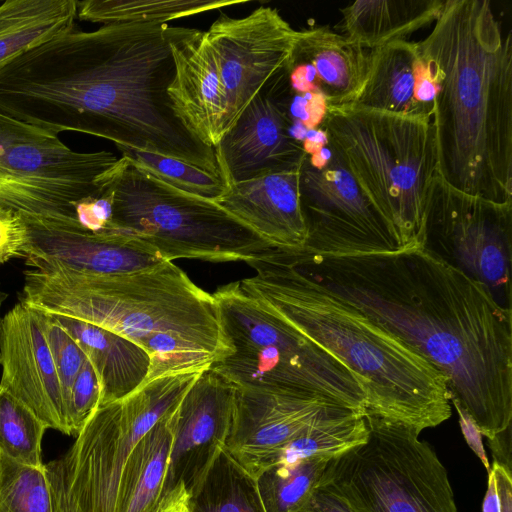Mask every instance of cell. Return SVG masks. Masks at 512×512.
<instances>
[{
	"label": "cell",
	"instance_id": "15",
	"mask_svg": "<svg viewBox=\"0 0 512 512\" xmlns=\"http://www.w3.org/2000/svg\"><path fill=\"white\" fill-rule=\"evenodd\" d=\"M364 413L318 395L236 386L226 451L256 477L271 457L307 429Z\"/></svg>",
	"mask_w": 512,
	"mask_h": 512
},
{
	"label": "cell",
	"instance_id": "40",
	"mask_svg": "<svg viewBox=\"0 0 512 512\" xmlns=\"http://www.w3.org/2000/svg\"><path fill=\"white\" fill-rule=\"evenodd\" d=\"M455 408L459 414L461 431L468 446L477 455V457L480 459L486 470L490 472L491 466L489 464L488 457L483 446L481 432L474 423L473 419L464 410H462L459 407Z\"/></svg>",
	"mask_w": 512,
	"mask_h": 512
},
{
	"label": "cell",
	"instance_id": "12",
	"mask_svg": "<svg viewBox=\"0 0 512 512\" xmlns=\"http://www.w3.org/2000/svg\"><path fill=\"white\" fill-rule=\"evenodd\" d=\"M423 247L511 310L512 202L466 194L436 175L426 198Z\"/></svg>",
	"mask_w": 512,
	"mask_h": 512
},
{
	"label": "cell",
	"instance_id": "11",
	"mask_svg": "<svg viewBox=\"0 0 512 512\" xmlns=\"http://www.w3.org/2000/svg\"><path fill=\"white\" fill-rule=\"evenodd\" d=\"M203 371L162 376L98 406L59 459L67 499L77 512H115L121 472L133 448Z\"/></svg>",
	"mask_w": 512,
	"mask_h": 512
},
{
	"label": "cell",
	"instance_id": "39",
	"mask_svg": "<svg viewBox=\"0 0 512 512\" xmlns=\"http://www.w3.org/2000/svg\"><path fill=\"white\" fill-rule=\"evenodd\" d=\"M511 428L512 423L491 438H488V444L492 452L493 462L512 476Z\"/></svg>",
	"mask_w": 512,
	"mask_h": 512
},
{
	"label": "cell",
	"instance_id": "21",
	"mask_svg": "<svg viewBox=\"0 0 512 512\" xmlns=\"http://www.w3.org/2000/svg\"><path fill=\"white\" fill-rule=\"evenodd\" d=\"M171 50L175 75L167 92L172 107L190 132L216 147L227 131L228 103L205 32L185 27Z\"/></svg>",
	"mask_w": 512,
	"mask_h": 512
},
{
	"label": "cell",
	"instance_id": "27",
	"mask_svg": "<svg viewBox=\"0 0 512 512\" xmlns=\"http://www.w3.org/2000/svg\"><path fill=\"white\" fill-rule=\"evenodd\" d=\"M76 0H7L0 5V68L75 29Z\"/></svg>",
	"mask_w": 512,
	"mask_h": 512
},
{
	"label": "cell",
	"instance_id": "28",
	"mask_svg": "<svg viewBox=\"0 0 512 512\" xmlns=\"http://www.w3.org/2000/svg\"><path fill=\"white\" fill-rule=\"evenodd\" d=\"M188 512H266L255 477L224 448L191 491Z\"/></svg>",
	"mask_w": 512,
	"mask_h": 512
},
{
	"label": "cell",
	"instance_id": "10",
	"mask_svg": "<svg viewBox=\"0 0 512 512\" xmlns=\"http://www.w3.org/2000/svg\"><path fill=\"white\" fill-rule=\"evenodd\" d=\"M118 159L105 150L75 151L58 135L0 112V206L27 220L81 228L75 204L103 194Z\"/></svg>",
	"mask_w": 512,
	"mask_h": 512
},
{
	"label": "cell",
	"instance_id": "30",
	"mask_svg": "<svg viewBox=\"0 0 512 512\" xmlns=\"http://www.w3.org/2000/svg\"><path fill=\"white\" fill-rule=\"evenodd\" d=\"M246 0H84L77 1V17L103 25L126 23L166 24Z\"/></svg>",
	"mask_w": 512,
	"mask_h": 512
},
{
	"label": "cell",
	"instance_id": "5",
	"mask_svg": "<svg viewBox=\"0 0 512 512\" xmlns=\"http://www.w3.org/2000/svg\"><path fill=\"white\" fill-rule=\"evenodd\" d=\"M20 301L102 327L140 347L153 335L166 332L227 346L212 294L172 261L115 275L29 269Z\"/></svg>",
	"mask_w": 512,
	"mask_h": 512
},
{
	"label": "cell",
	"instance_id": "3",
	"mask_svg": "<svg viewBox=\"0 0 512 512\" xmlns=\"http://www.w3.org/2000/svg\"><path fill=\"white\" fill-rule=\"evenodd\" d=\"M420 42L437 83V175L452 188L512 202V37L491 2L445 0Z\"/></svg>",
	"mask_w": 512,
	"mask_h": 512
},
{
	"label": "cell",
	"instance_id": "44",
	"mask_svg": "<svg viewBox=\"0 0 512 512\" xmlns=\"http://www.w3.org/2000/svg\"><path fill=\"white\" fill-rule=\"evenodd\" d=\"M189 496H180L168 504L158 507L154 512H188Z\"/></svg>",
	"mask_w": 512,
	"mask_h": 512
},
{
	"label": "cell",
	"instance_id": "32",
	"mask_svg": "<svg viewBox=\"0 0 512 512\" xmlns=\"http://www.w3.org/2000/svg\"><path fill=\"white\" fill-rule=\"evenodd\" d=\"M48 426L23 402L0 387V453L24 465L40 468L42 438Z\"/></svg>",
	"mask_w": 512,
	"mask_h": 512
},
{
	"label": "cell",
	"instance_id": "14",
	"mask_svg": "<svg viewBox=\"0 0 512 512\" xmlns=\"http://www.w3.org/2000/svg\"><path fill=\"white\" fill-rule=\"evenodd\" d=\"M204 32L226 94L228 131L254 98L288 80L300 30L277 9L259 7L240 18L222 13Z\"/></svg>",
	"mask_w": 512,
	"mask_h": 512
},
{
	"label": "cell",
	"instance_id": "36",
	"mask_svg": "<svg viewBox=\"0 0 512 512\" xmlns=\"http://www.w3.org/2000/svg\"><path fill=\"white\" fill-rule=\"evenodd\" d=\"M29 243V227L20 212L0 206V263L25 257Z\"/></svg>",
	"mask_w": 512,
	"mask_h": 512
},
{
	"label": "cell",
	"instance_id": "20",
	"mask_svg": "<svg viewBox=\"0 0 512 512\" xmlns=\"http://www.w3.org/2000/svg\"><path fill=\"white\" fill-rule=\"evenodd\" d=\"M437 83L418 42L394 41L372 49L362 87L351 106L432 120Z\"/></svg>",
	"mask_w": 512,
	"mask_h": 512
},
{
	"label": "cell",
	"instance_id": "4",
	"mask_svg": "<svg viewBox=\"0 0 512 512\" xmlns=\"http://www.w3.org/2000/svg\"><path fill=\"white\" fill-rule=\"evenodd\" d=\"M245 292L346 365L365 392L367 411L420 432L451 416L446 377L410 347L300 273L282 251L249 263Z\"/></svg>",
	"mask_w": 512,
	"mask_h": 512
},
{
	"label": "cell",
	"instance_id": "17",
	"mask_svg": "<svg viewBox=\"0 0 512 512\" xmlns=\"http://www.w3.org/2000/svg\"><path fill=\"white\" fill-rule=\"evenodd\" d=\"M288 87L287 80L254 98L214 147L227 187L302 166L306 153L291 133Z\"/></svg>",
	"mask_w": 512,
	"mask_h": 512
},
{
	"label": "cell",
	"instance_id": "38",
	"mask_svg": "<svg viewBox=\"0 0 512 512\" xmlns=\"http://www.w3.org/2000/svg\"><path fill=\"white\" fill-rule=\"evenodd\" d=\"M325 99L312 93L296 94L291 101L289 113L298 123L303 125L306 130L317 129L321 126L327 111Z\"/></svg>",
	"mask_w": 512,
	"mask_h": 512
},
{
	"label": "cell",
	"instance_id": "29",
	"mask_svg": "<svg viewBox=\"0 0 512 512\" xmlns=\"http://www.w3.org/2000/svg\"><path fill=\"white\" fill-rule=\"evenodd\" d=\"M60 460L36 468L0 453V512H64Z\"/></svg>",
	"mask_w": 512,
	"mask_h": 512
},
{
	"label": "cell",
	"instance_id": "13",
	"mask_svg": "<svg viewBox=\"0 0 512 512\" xmlns=\"http://www.w3.org/2000/svg\"><path fill=\"white\" fill-rule=\"evenodd\" d=\"M299 188L308 233L303 251L338 255L399 250L388 224L329 145L306 154Z\"/></svg>",
	"mask_w": 512,
	"mask_h": 512
},
{
	"label": "cell",
	"instance_id": "23",
	"mask_svg": "<svg viewBox=\"0 0 512 512\" xmlns=\"http://www.w3.org/2000/svg\"><path fill=\"white\" fill-rule=\"evenodd\" d=\"M364 49L328 26L300 30L288 83L296 94L322 96L328 107L350 105L367 71Z\"/></svg>",
	"mask_w": 512,
	"mask_h": 512
},
{
	"label": "cell",
	"instance_id": "8",
	"mask_svg": "<svg viewBox=\"0 0 512 512\" xmlns=\"http://www.w3.org/2000/svg\"><path fill=\"white\" fill-rule=\"evenodd\" d=\"M104 191L112 201L107 231L141 240L166 261L249 263L275 250L215 201L162 182L128 156L119 157Z\"/></svg>",
	"mask_w": 512,
	"mask_h": 512
},
{
	"label": "cell",
	"instance_id": "18",
	"mask_svg": "<svg viewBox=\"0 0 512 512\" xmlns=\"http://www.w3.org/2000/svg\"><path fill=\"white\" fill-rule=\"evenodd\" d=\"M1 353L0 387L48 428L70 435L62 387L36 309L20 301L5 314Z\"/></svg>",
	"mask_w": 512,
	"mask_h": 512
},
{
	"label": "cell",
	"instance_id": "2",
	"mask_svg": "<svg viewBox=\"0 0 512 512\" xmlns=\"http://www.w3.org/2000/svg\"><path fill=\"white\" fill-rule=\"evenodd\" d=\"M185 27L156 23L73 29L0 68V112L59 135L177 159L220 175L215 149L176 115L172 43Z\"/></svg>",
	"mask_w": 512,
	"mask_h": 512
},
{
	"label": "cell",
	"instance_id": "16",
	"mask_svg": "<svg viewBox=\"0 0 512 512\" xmlns=\"http://www.w3.org/2000/svg\"><path fill=\"white\" fill-rule=\"evenodd\" d=\"M235 391L232 382L208 368L185 392L173 412V439L156 509L189 496L224 446Z\"/></svg>",
	"mask_w": 512,
	"mask_h": 512
},
{
	"label": "cell",
	"instance_id": "43",
	"mask_svg": "<svg viewBox=\"0 0 512 512\" xmlns=\"http://www.w3.org/2000/svg\"><path fill=\"white\" fill-rule=\"evenodd\" d=\"M482 512H499V497L493 472H488L487 490L482 503Z\"/></svg>",
	"mask_w": 512,
	"mask_h": 512
},
{
	"label": "cell",
	"instance_id": "31",
	"mask_svg": "<svg viewBox=\"0 0 512 512\" xmlns=\"http://www.w3.org/2000/svg\"><path fill=\"white\" fill-rule=\"evenodd\" d=\"M330 459L308 457L263 469L255 480L265 511L305 512Z\"/></svg>",
	"mask_w": 512,
	"mask_h": 512
},
{
	"label": "cell",
	"instance_id": "37",
	"mask_svg": "<svg viewBox=\"0 0 512 512\" xmlns=\"http://www.w3.org/2000/svg\"><path fill=\"white\" fill-rule=\"evenodd\" d=\"M79 226L91 233H103L109 228L112 218V201L107 192L100 197L83 199L75 204Z\"/></svg>",
	"mask_w": 512,
	"mask_h": 512
},
{
	"label": "cell",
	"instance_id": "19",
	"mask_svg": "<svg viewBox=\"0 0 512 512\" xmlns=\"http://www.w3.org/2000/svg\"><path fill=\"white\" fill-rule=\"evenodd\" d=\"M26 221L29 243L24 258L31 269L63 268L89 275H115L166 261L155 249L125 233H91L49 222Z\"/></svg>",
	"mask_w": 512,
	"mask_h": 512
},
{
	"label": "cell",
	"instance_id": "46",
	"mask_svg": "<svg viewBox=\"0 0 512 512\" xmlns=\"http://www.w3.org/2000/svg\"><path fill=\"white\" fill-rule=\"evenodd\" d=\"M63 507H64V512H77L75 510V508L72 506V504L67 499L65 486H64V495H63Z\"/></svg>",
	"mask_w": 512,
	"mask_h": 512
},
{
	"label": "cell",
	"instance_id": "6",
	"mask_svg": "<svg viewBox=\"0 0 512 512\" xmlns=\"http://www.w3.org/2000/svg\"><path fill=\"white\" fill-rule=\"evenodd\" d=\"M320 128L399 250L423 247L426 198L437 175L432 120L346 105L328 107Z\"/></svg>",
	"mask_w": 512,
	"mask_h": 512
},
{
	"label": "cell",
	"instance_id": "42",
	"mask_svg": "<svg viewBox=\"0 0 512 512\" xmlns=\"http://www.w3.org/2000/svg\"><path fill=\"white\" fill-rule=\"evenodd\" d=\"M491 471L499 497V512H512V476L494 462Z\"/></svg>",
	"mask_w": 512,
	"mask_h": 512
},
{
	"label": "cell",
	"instance_id": "1",
	"mask_svg": "<svg viewBox=\"0 0 512 512\" xmlns=\"http://www.w3.org/2000/svg\"><path fill=\"white\" fill-rule=\"evenodd\" d=\"M288 261L410 347L447 380L450 401L491 438L512 423V310L425 247Z\"/></svg>",
	"mask_w": 512,
	"mask_h": 512
},
{
	"label": "cell",
	"instance_id": "45",
	"mask_svg": "<svg viewBox=\"0 0 512 512\" xmlns=\"http://www.w3.org/2000/svg\"><path fill=\"white\" fill-rule=\"evenodd\" d=\"M8 297V294L5 293L2 289H1V285H0V310H1V306L3 304V302L6 300V298ZM2 341H3V318L0 316V365H1V361H2Z\"/></svg>",
	"mask_w": 512,
	"mask_h": 512
},
{
	"label": "cell",
	"instance_id": "7",
	"mask_svg": "<svg viewBox=\"0 0 512 512\" xmlns=\"http://www.w3.org/2000/svg\"><path fill=\"white\" fill-rule=\"evenodd\" d=\"M212 296L230 350L212 370L238 387L324 396L366 413L356 375L245 292L240 281L218 287Z\"/></svg>",
	"mask_w": 512,
	"mask_h": 512
},
{
	"label": "cell",
	"instance_id": "24",
	"mask_svg": "<svg viewBox=\"0 0 512 512\" xmlns=\"http://www.w3.org/2000/svg\"><path fill=\"white\" fill-rule=\"evenodd\" d=\"M54 316L76 339L93 365L100 384L99 406L123 399L143 385L150 361L138 344L102 327Z\"/></svg>",
	"mask_w": 512,
	"mask_h": 512
},
{
	"label": "cell",
	"instance_id": "25",
	"mask_svg": "<svg viewBox=\"0 0 512 512\" xmlns=\"http://www.w3.org/2000/svg\"><path fill=\"white\" fill-rule=\"evenodd\" d=\"M442 0H358L341 9L345 37L371 50L405 40L440 15Z\"/></svg>",
	"mask_w": 512,
	"mask_h": 512
},
{
	"label": "cell",
	"instance_id": "35",
	"mask_svg": "<svg viewBox=\"0 0 512 512\" xmlns=\"http://www.w3.org/2000/svg\"><path fill=\"white\" fill-rule=\"evenodd\" d=\"M100 402V384L96 371L87 358L70 390L68 421L72 436H77Z\"/></svg>",
	"mask_w": 512,
	"mask_h": 512
},
{
	"label": "cell",
	"instance_id": "41",
	"mask_svg": "<svg viewBox=\"0 0 512 512\" xmlns=\"http://www.w3.org/2000/svg\"><path fill=\"white\" fill-rule=\"evenodd\" d=\"M305 512H352L335 492L321 485L313 494Z\"/></svg>",
	"mask_w": 512,
	"mask_h": 512
},
{
	"label": "cell",
	"instance_id": "34",
	"mask_svg": "<svg viewBox=\"0 0 512 512\" xmlns=\"http://www.w3.org/2000/svg\"><path fill=\"white\" fill-rule=\"evenodd\" d=\"M36 310L39 314L41 325L60 380L68 419L70 390L87 356L76 339L57 321L54 315L38 309Z\"/></svg>",
	"mask_w": 512,
	"mask_h": 512
},
{
	"label": "cell",
	"instance_id": "9",
	"mask_svg": "<svg viewBox=\"0 0 512 512\" xmlns=\"http://www.w3.org/2000/svg\"><path fill=\"white\" fill-rule=\"evenodd\" d=\"M364 442L331 458L322 476L352 512H458L447 471L420 431L366 411Z\"/></svg>",
	"mask_w": 512,
	"mask_h": 512
},
{
	"label": "cell",
	"instance_id": "26",
	"mask_svg": "<svg viewBox=\"0 0 512 512\" xmlns=\"http://www.w3.org/2000/svg\"><path fill=\"white\" fill-rule=\"evenodd\" d=\"M175 408L161 417L133 448L121 472L115 512L155 511L173 439Z\"/></svg>",
	"mask_w": 512,
	"mask_h": 512
},
{
	"label": "cell",
	"instance_id": "22",
	"mask_svg": "<svg viewBox=\"0 0 512 512\" xmlns=\"http://www.w3.org/2000/svg\"><path fill=\"white\" fill-rule=\"evenodd\" d=\"M300 170L233 184L215 202L278 251H303L307 227L300 202Z\"/></svg>",
	"mask_w": 512,
	"mask_h": 512
},
{
	"label": "cell",
	"instance_id": "33",
	"mask_svg": "<svg viewBox=\"0 0 512 512\" xmlns=\"http://www.w3.org/2000/svg\"><path fill=\"white\" fill-rule=\"evenodd\" d=\"M153 177L183 192L216 201L227 191L221 175L211 174L183 161L158 154L117 147Z\"/></svg>",
	"mask_w": 512,
	"mask_h": 512
}]
</instances>
